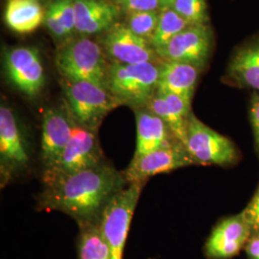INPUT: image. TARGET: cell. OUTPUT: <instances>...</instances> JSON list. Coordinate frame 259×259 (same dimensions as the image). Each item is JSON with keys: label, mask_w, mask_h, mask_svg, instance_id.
I'll use <instances>...</instances> for the list:
<instances>
[{"label": "cell", "mask_w": 259, "mask_h": 259, "mask_svg": "<svg viewBox=\"0 0 259 259\" xmlns=\"http://www.w3.org/2000/svg\"><path fill=\"white\" fill-rule=\"evenodd\" d=\"M5 68L10 82L28 97H35L46 83L39 52L34 47H15L5 56Z\"/></svg>", "instance_id": "cell-11"}, {"label": "cell", "mask_w": 259, "mask_h": 259, "mask_svg": "<svg viewBox=\"0 0 259 259\" xmlns=\"http://www.w3.org/2000/svg\"><path fill=\"white\" fill-rule=\"evenodd\" d=\"M241 215L249 225L251 234L259 232V186L250 203L241 212Z\"/></svg>", "instance_id": "cell-27"}, {"label": "cell", "mask_w": 259, "mask_h": 259, "mask_svg": "<svg viewBox=\"0 0 259 259\" xmlns=\"http://www.w3.org/2000/svg\"><path fill=\"white\" fill-rule=\"evenodd\" d=\"M199 67L190 64L162 61L159 64L157 92L176 94L191 101L199 78Z\"/></svg>", "instance_id": "cell-18"}, {"label": "cell", "mask_w": 259, "mask_h": 259, "mask_svg": "<svg viewBox=\"0 0 259 259\" xmlns=\"http://www.w3.org/2000/svg\"><path fill=\"white\" fill-rule=\"evenodd\" d=\"M250 236V227L241 213L225 218L213 228L204 244V255L208 259L232 258L246 247Z\"/></svg>", "instance_id": "cell-12"}, {"label": "cell", "mask_w": 259, "mask_h": 259, "mask_svg": "<svg viewBox=\"0 0 259 259\" xmlns=\"http://www.w3.org/2000/svg\"><path fill=\"white\" fill-rule=\"evenodd\" d=\"M73 124L66 109L49 108L45 111L40 139L42 171L55 165L71 138Z\"/></svg>", "instance_id": "cell-14"}, {"label": "cell", "mask_w": 259, "mask_h": 259, "mask_svg": "<svg viewBox=\"0 0 259 259\" xmlns=\"http://www.w3.org/2000/svg\"><path fill=\"white\" fill-rule=\"evenodd\" d=\"M40 1H42V0H40Z\"/></svg>", "instance_id": "cell-32"}, {"label": "cell", "mask_w": 259, "mask_h": 259, "mask_svg": "<svg viewBox=\"0 0 259 259\" xmlns=\"http://www.w3.org/2000/svg\"><path fill=\"white\" fill-rule=\"evenodd\" d=\"M137 118V149L134 157H139L180 142L160 117L146 107L135 109Z\"/></svg>", "instance_id": "cell-15"}, {"label": "cell", "mask_w": 259, "mask_h": 259, "mask_svg": "<svg viewBox=\"0 0 259 259\" xmlns=\"http://www.w3.org/2000/svg\"><path fill=\"white\" fill-rule=\"evenodd\" d=\"M190 24L172 8H164L159 12V19L156 32L150 44L157 50L164 47L173 37L189 27Z\"/></svg>", "instance_id": "cell-22"}, {"label": "cell", "mask_w": 259, "mask_h": 259, "mask_svg": "<svg viewBox=\"0 0 259 259\" xmlns=\"http://www.w3.org/2000/svg\"><path fill=\"white\" fill-rule=\"evenodd\" d=\"M55 63L63 79L107 87L110 64L99 45L90 38H78L65 44L57 52Z\"/></svg>", "instance_id": "cell-4"}, {"label": "cell", "mask_w": 259, "mask_h": 259, "mask_svg": "<svg viewBox=\"0 0 259 259\" xmlns=\"http://www.w3.org/2000/svg\"><path fill=\"white\" fill-rule=\"evenodd\" d=\"M185 147L196 164L228 166L238 159L232 140L206 126L192 112L187 122Z\"/></svg>", "instance_id": "cell-7"}, {"label": "cell", "mask_w": 259, "mask_h": 259, "mask_svg": "<svg viewBox=\"0 0 259 259\" xmlns=\"http://www.w3.org/2000/svg\"><path fill=\"white\" fill-rule=\"evenodd\" d=\"M40 0H7L4 19L10 29L19 34H29L45 22L46 11Z\"/></svg>", "instance_id": "cell-20"}, {"label": "cell", "mask_w": 259, "mask_h": 259, "mask_svg": "<svg viewBox=\"0 0 259 259\" xmlns=\"http://www.w3.org/2000/svg\"><path fill=\"white\" fill-rule=\"evenodd\" d=\"M190 24H205L207 20L205 0H174L171 7Z\"/></svg>", "instance_id": "cell-24"}, {"label": "cell", "mask_w": 259, "mask_h": 259, "mask_svg": "<svg viewBox=\"0 0 259 259\" xmlns=\"http://www.w3.org/2000/svg\"><path fill=\"white\" fill-rule=\"evenodd\" d=\"M158 80L159 65L156 63L127 65L112 62L106 88L122 106L135 110L146 107L157 93Z\"/></svg>", "instance_id": "cell-3"}, {"label": "cell", "mask_w": 259, "mask_h": 259, "mask_svg": "<svg viewBox=\"0 0 259 259\" xmlns=\"http://www.w3.org/2000/svg\"><path fill=\"white\" fill-rule=\"evenodd\" d=\"M211 31L205 24H194L156 50L163 62H178L203 67L210 54Z\"/></svg>", "instance_id": "cell-9"}, {"label": "cell", "mask_w": 259, "mask_h": 259, "mask_svg": "<svg viewBox=\"0 0 259 259\" xmlns=\"http://www.w3.org/2000/svg\"><path fill=\"white\" fill-rule=\"evenodd\" d=\"M120 9L129 14L136 12H147L161 9L159 0H111Z\"/></svg>", "instance_id": "cell-26"}, {"label": "cell", "mask_w": 259, "mask_h": 259, "mask_svg": "<svg viewBox=\"0 0 259 259\" xmlns=\"http://www.w3.org/2000/svg\"><path fill=\"white\" fill-rule=\"evenodd\" d=\"M65 109L72 120L85 129L97 132L105 117L122 106L107 88L83 81L63 79Z\"/></svg>", "instance_id": "cell-2"}, {"label": "cell", "mask_w": 259, "mask_h": 259, "mask_svg": "<svg viewBox=\"0 0 259 259\" xmlns=\"http://www.w3.org/2000/svg\"><path fill=\"white\" fill-rule=\"evenodd\" d=\"M228 76L235 84L259 93V39L236 51L228 67Z\"/></svg>", "instance_id": "cell-19"}, {"label": "cell", "mask_w": 259, "mask_h": 259, "mask_svg": "<svg viewBox=\"0 0 259 259\" xmlns=\"http://www.w3.org/2000/svg\"><path fill=\"white\" fill-rule=\"evenodd\" d=\"M195 163L184 144L181 142L157 149L148 154L134 157L123 172L128 184L146 183L151 177L167 173Z\"/></svg>", "instance_id": "cell-10"}, {"label": "cell", "mask_w": 259, "mask_h": 259, "mask_svg": "<svg viewBox=\"0 0 259 259\" xmlns=\"http://www.w3.org/2000/svg\"><path fill=\"white\" fill-rule=\"evenodd\" d=\"M73 123L71 138L61 157L54 166L42 171L45 186L60 178L97 166L105 161L97 132L79 126L74 121Z\"/></svg>", "instance_id": "cell-6"}, {"label": "cell", "mask_w": 259, "mask_h": 259, "mask_svg": "<svg viewBox=\"0 0 259 259\" xmlns=\"http://www.w3.org/2000/svg\"><path fill=\"white\" fill-rule=\"evenodd\" d=\"M159 19V13L157 11L136 12L129 14L128 27L139 37L151 41L154 36Z\"/></svg>", "instance_id": "cell-23"}, {"label": "cell", "mask_w": 259, "mask_h": 259, "mask_svg": "<svg viewBox=\"0 0 259 259\" xmlns=\"http://www.w3.org/2000/svg\"><path fill=\"white\" fill-rule=\"evenodd\" d=\"M146 108L164 121L175 138L185 146L191 101L176 94L157 92Z\"/></svg>", "instance_id": "cell-17"}, {"label": "cell", "mask_w": 259, "mask_h": 259, "mask_svg": "<svg viewBox=\"0 0 259 259\" xmlns=\"http://www.w3.org/2000/svg\"><path fill=\"white\" fill-rule=\"evenodd\" d=\"M128 185L123 171L104 161L46 185L37 209L65 213L79 227L98 223L112 198Z\"/></svg>", "instance_id": "cell-1"}, {"label": "cell", "mask_w": 259, "mask_h": 259, "mask_svg": "<svg viewBox=\"0 0 259 259\" xmlns=\"http://www.w3.org/2000/svg\"><path fill=\"white\" fill-rule=\"evenodd\" d=\"M245 249L249 258L259 259V232L251 234Z\"/></svg>", "instance_id": "cell-30"}, {"label": "cell", "mask_w": 259, "mask_h": 259, "mask_svg": "<svg viewBox=\"0 0 259 259\" xmlns=\"http://www.w3.org/2000/svg\"><path fill=\"white\" fill-rule=\"evenodd\" d=\"M107 53L121 64L137 65L155 63L158 58L155 48L147 39L136 35L129 27L114 24L104 39Z\"/></svg>", "instance_id": "cell-13"}, {"label": "cell", "mask_w": 259, "mask_h": 259, "mask_svg": "<svg viewBox=\"0 0 259 259\" xmlns=\"http://www.w3.org/2000/svg\"><path fill=\"white\" fill-rule=\"evenodd\" d=\"M45 23L47 24V27L50 31V33L56 37H67V34L65 32V28L61 24L60 20L58 19V16L56 14L55 10L50 4L49 7L46 11V19Z\"/></svg>", "instance_id": "cell-28"}, {"label": "cell", "mask_w": 259, "mask_h": 259, "mask_svg": "<svg viewBox=\"0 0 259 259\" xmlns=\"http://www.w3.org/2000/svg\"><path fill=\"white\" fill-rule=\"evenodd\" d=\"M76 32L82 35L101 33L112 27L120 8L111 0H74Z\"/></svg>", "instance_id": "cell-16"}, {"label": "cell", "mask_w": 259, "mask_h": 259, "mask_svg": "<svg viewBox=\"0 0 259 259\" xmlns=\"http://www.w3.org/2000/svg\"><path fill=\"white\" fill-rule=\"evenodd\" d=\"M30 164L28 144L14 110L6 103L0 107V177L5 186Z\"/></svg>", "instance_id": "cell-8"}, {"label": "cell", "mask_w": 259, "mask_h": 259, "mask_svg": "<svg viewBox=\"0 0 259 259\" xmlns=\"http://www.w3.org/2000/svg\"><path fill=\"white\" fill-rule=\"evenodd\" d=\"M79 228L78 259H111V251L103 238L98 223Z\"/></svg>", "instance_id": "cell-21"}, {"label": "cell", "mask_w": 259, "mask_h": 259, "mask_svg": "<svg viewBox=\"0 0 259 259\" xmlns=\"http://www.w3.org/2000/svg\"><path fill=\"white\" fill-rule=\"evenodd\" d=\"M58 19L65 28L67 36L76 31V12L74 0H54L51 2Z\"/></svg>", "instance_id": "cell-25"}, {"label": "cell", "mask_w": 259, "mask_h": 259, "mask_svg": "<svg viewBox=\"0 0 259 259\" xmlns=\"http://www.w3.org/2000/svg\"><path fill=\"white\" fill-rule=\"evenodd\" d=\"M250 118L254 136L255 148L259 157V93L252 94L250 100Z\"/></svg>", "instance_id": "cell-29"}, {"label": "cell", "mask_w": 259, "mask_h": 259, "mask_svg": "<svg viewBox=\"0 0 259 259\" xmlns=\"http://www.w3.org/2000/svg\"><path fill=\"white\" fill-rule=\"evenodd\" d=\"M159 2H160L161 9H164V8H170L174 0H159Z\"/></svg>", "instance_id": "cell-31"}, {"label": "cell", "mask_w": 259, "mask_h": 259, "mask_svg": "<svg viewBox=\"0 0 259 259\" xmlns=\"http://www.w3.org/2000/svg\"><path fill=\"white\" fill-rule=\"evenodd\" d=\"M144 184H129L112 198L99 219V229L111 259H123L130 226Z\"/></svg>", "instance_id": "cell-5"}]
</instances>
